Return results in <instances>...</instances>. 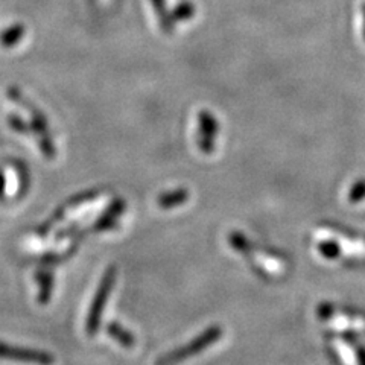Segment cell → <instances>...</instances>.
<instances>
[{
    "mask_svg": "<svg viewBox=\"0 0 365 365\" xmlns=\"http://www.w3.org/2000/svg\"><path fill=\"white\" fill-rule=\"evenodd\" d=\"M8 96L11 101H14L16 104L28 108V111L31 113V128H32V133L37 135L40 151L43 153V155L46 158L52 160L55 157L56 151H55V145H53L52 137H51L48 119H46V116L40 111V108L34 107L29 101H26L21 96V91L17 87H14V86L9 87Z\"/></svg>",
    "mask_w": 365,
    "mask_h": 365,
    "instance_id": "1",
    "label": "cell"
},
{
    "mask_svg": "<svg viewBox=\"0 0 365 365\" xmlns=\"http://www.w3.org/2000/svg\"><path fill=\"white\" fill-rule=\"evenodd\" d=\"M222 334L224 330L221 326H212L207 330H204L200 336L192 339L187 346H182L174 351H169L168 355L160 358L157 361V365H177L181 361H186L192 356H195L200 351L213 346L216 341L221 339Z\"/></svg>",
    "mask_w": 365,
    "mask_h": 365,
    "instance_id": "2",
    "label": "cell"
},
{
    "mask_svg": "<svg viewBox=\"0 0 365 365\" xmlns=\"http://www.w3.org/2000/svg\"><path fill=\"white\" fill-rule=\"evenodd\" d=\"M116 274H118L116 268L108 267V269L104 274V277H102V280L99 283V288L96 291L95 299H93V302H91V307L88 311V318H87V324H86V330L90 336H93L98 332L102 312H104L107 299L114 287V282H116Z\"/></svg>",
    "mask_w": 365,
    "mask_h": 365,
    "instance_id": "3",
    "label": "cell"
},
{
    "mask_svg": "<svg viewBox=\"0 0 365 365\" xmlns=\"http://www.w3.org/2000/svg\"><path fill=\"white\" fill-rule=\"evenodd\" d=\"M220 131V125L213 114L207 110L198 113V133L197 145L204 154H212L215 151V137Z\"/></svg>",
    "mask_w": 365,
    "mask_h": 365,
    "instance_id": "4",
    "label": "cell"
},
{
    "mask_svg": "<svg viewBox=\"0 0 365 365\" xmlns=\"http://www.w3.org/2000/svg\"><path fill=\"white\" fill-rule=\"evenodd\" d=\"M0 358L17 361V362L38 364V365H52L55 362V358L48 351L21 349L16 346L4 344V342H0Z\"/></svg>",
    "mask_w": 365,
    "mask_h": 365,
    "instance_id": "5",
    "label": "cell"
},
{
    "mask_svg": "<svg viewBox=\"0 0 365 365\" xmlns=\"http://www.w3.org/2000/svg\"><path fill=\"white\" fill-rule=\"evenodd\" d=\"M123 210H125V201L123 200H114L110 207L107 209V212L96 221L93 228H95V230H101V232L108 230V228H113L114 225H116L118 216L120 213H123Z\"/></svg>",
    "mask_w": 365,
    "mask_h": 365,
    "instance_id": "6",
    "label": "cell"
},
{
    "mask_svg": "<svg viewBox=\"0 0 365 365\" xmlns=\"http://www.w3.org/2000/svg\"><path fill=\"white\" fill-rule=\"evenodd\" d=\"M189 200L187 189H175L170 192H165L157 198V204L162 209H174L180 204H185Z\"/></svg>",
    "mask_w": 365,
    "mask_h": 365,
    "instance_id": "7",
    "label": "cell"
},
{
    "mask_svg": "<svg viewBox=\"0 0 365 365\" xmlns=\"http://www.w3.org/2000/svg\"><path fill=\"white\" fill-rule=\"evenodd\" d=\"M153 8L155 11V16L160 21V29L165 34H173L175 29V21L170 16L169 11L166 9V0H151Z\"/></svg>",
    "mask_w": 365,
    "mask_h": 365,
    "instance_id": "8",
    "label": "cell"
},
{
    "mask_svg": "<svg viewBox=\"0 0 365 365\" xmlns=\"http://www.w3.org/2000/svg\"><path fill=\"white\" fill-rule=\"evenodd\" d=\"M26 28L21 25V23H16V25H11L6 28L2 34H0V44L4 48H14L16 44L21 41V38L25 37Z\"/></svg>",
    "mask_w": 365,
    "mask_h": 365,
    "instance_id": "9",
    "label": "cell"
},
{
    "mask_svg": "<svg viewBox=\"0 0 365 365\" xmlns=\"http://www.w3.org/2000/svg\"><path fill=\"white\" fill-rule=\"evenodd\" d=\"M107 334L118 342V344H120L122 347H127V349H130V347H133L134 346V336L128 332L127 329L125 327H122L120 324H118V323H110L108 326H107Z\"/></svg>",
    "mask_w": 365,
    "mask_h": 365,
    "instance_id": "10",
    "label": "cell"
},
{
    "mask_svg": "<svg viewBox=\"0 0 365 365\" xmlns=\"http://www.w3.org/2000/svg\"><path fill=\"white\" fill-rule=\"evenodd\" d=\"M197 13V6L193 5L190 0H182L173 11H170V16H173L174 21H186L190 20Z\"/></svg>",
    "mask_w": 365,
    "mask_h": 365,
    "instance_id": "11",
    "label": "cell"
},
{
    "mask_svg": "<svg viewBox=\"0 0 365 365\" xmlns=\"http://www.w3.org/2000/svg\"><path fill=\"white\" fill-rule=\"evenodd\" d=\"M40 280V303H46L51 299V291H52V274L51 272H38L37 276Z\"/></svg>",
    "mask_w": 365,
    "mask_h": 365,
    "instance_id": "12",
    "label": "cell"
},
{
    "mask_svg": "<svg viewBox=\"0 0 365 365\" xmlns=\"http://www.w3.org/2000/svg\"><path fill=\"white\" fill-rule=\"evenodd\" d=\"M318 250H319V253L329 259H336V257H339V253H342L341 245L335 241H323L318 245Z\"/></svg>",
    "mask_w": 365,
    "mask_h": 365,
    "instance_id": "13",
    "label": "cell"
},
{
    "mask_svg": "<svg viewBox=\"0 0 365 365\" xmlns=\"http://www.w3.org/2000/svg\"><path fill=\"white\" fill-rule=\"evenodd\" d=\"M6 120H8L9 128H13V130H14L16 133H19V134L28 135V134L32 133L31 125H28L20 116H17V114H9Z\"/></svg>",
    "mask_w": 365,
    "mask_h": 365,
    "instance_id": "14",
    "label": "cell"
},
{
    "mask_svg": "<svg viewBox=\"0 0 365 365\" xmlns=\"http://www.w3.org/2000/svg\"><path fill=\"white\" fill-rule=\"evenodd\" d=\"M365 198V180H359L349 190V201L356 204Z\"/></svg>",
    "mask_w": 365,
    "mask_h": 365,
    "instance_id": "15",
    "label": "cell"
},
{
    "mask_svg": "<svg viewBox=\"0 0 365 365\" xmlns=\"http://www.w3.org/2000/svg\"><path fill=\"white\" fill-rule=\"evenodd\" d=\"M347 341H349V344H350L353 349H355V351H356L358 365H365V347L361 346V344H358L356 339H353V338H350V336H347Z\"/></svg>",
    "mask_w": 365,
    "mask_h": 365,
    "instance_id": "16",
    "label": "cell"
},
{
    "mask_svg": "<svg viewBox=\"0 0 365 365\" xmlns=\"http://www.w3.org/2000/svg\"><path fill=\"white\" fill-rule=\"evenodd\" d=\"M338 350L342 351V358H344V361H346L347 365H356L355 355H353V353L350 351V349H349L347 346L339 344V342H338Z\"/></svg>",
    "mask_w": 365,
    "mask_h": 365,
    "instance_id": "17",
    "label": "cell"
},
{
    "mask_svg": "<svg viewBox=\"0 0 365 365\" xmlns=\"http://www.w3.org/2000/svg\"><path fill=\"white\" fill-rule=\"evenodd\" d=\"M6 190V180H5V174L0 173V198H4Z\"/></svg>",
    "mask_w": 365,
    "mask_h": 365,
    "instance_id": "18",
    "label": "cell"
},
{
    "mask_svg": "<svg viewBox=\"0 0 365 365\" xmlns=\"http://www.w3.org/2000/svg\"><path fill=\"white\" fill-rule=\"evenodd\" d=\"M364 19H365V6H364ZM364 38H365V25H364Z\"/></svg>",
    "mask_w": 365,
    "mask_h": 365,
    "instance_id": "19",
    "label": "cell"
}]
</instances>
